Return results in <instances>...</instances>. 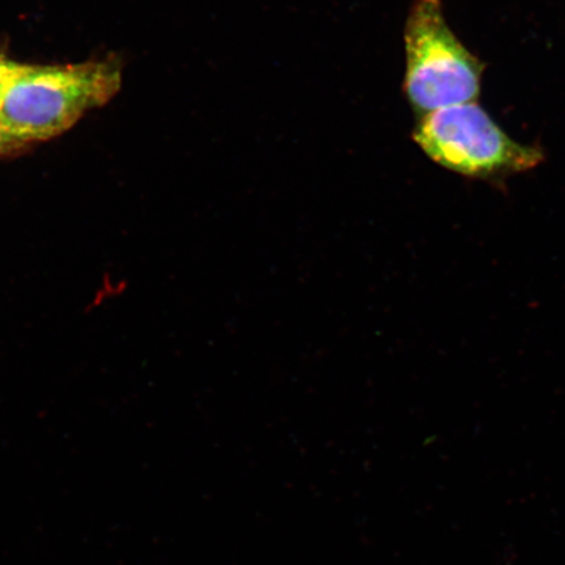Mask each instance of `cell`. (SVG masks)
<instances>
[{
	"label": "cell",
	"mask_w": 565,
	"mask_h": 565,
	"mask_svg": "<svg viewBox=\"0 0 565 565\" xmlns=\"http://www.w3.org/2000/svg\"><path fill=\"white\" fill-rule=\"evenodd\" d=\"M121 83L115 61L33 66L0 102V124L23 145L58 137L86 113L108 104Z\"/></svg>",
	"instance_id": "cell-1"
},
{
	"label": "cell",
	"mask_w": 565,
	"mask_h": 565,
	"mask_svg": "<svg viewBox=\"0 0 565 565\" xmlns=\"http://www.w3.org/2000/svg\"><path fill=\"white\" fill-rule=\"evenodd\" d=\"M414 139L437 164L470 179H501L532 171L543 161L539 148L508 137L476 103L426 113Z\"/></svg>",
	"instance_id": "cell-2"
},
{
	"label": "cell",
	"mask_w": 565,
	"mask_h": 565,
	"mask_svg": "<svg viewBox=\"0 0 565 565\" xmlns=\"http://www.w3.org/2000/svg\"><path fill=\"white\" fill-rule=\"evenodd\" d=\"M405 45V88L420 115L475 103L483 67L449 30L440 0H414Z\"/></svg>",
	"instance_id": "cell-3"
},
{
	"label": "cell",
	"mask_w": 565,
	"mask_h": 565,
	"mask_svg": "<svg viewBox=\"0 0 565 565\" xmlns=\"http://www.w3.org/2000/svg\"><path fill=\"white\" fill-rule=\"evenodd\" d=\"M33 68V65H23L15 61L6 58L0 55V102L13 84H15L21 76L26 75Z\"/></svg>",
	"instance_id": "cell-4"
},
{
	"label": "cell",
	"mask_w": 565,
	"mask_h": 565,
	"mask_svg": "<svg viewBox=\"0 0 565 565\" xmlns=\"http://www.w3.org/2000/svg\"><path fill=\"white\" fill-rule=\"evenodd\" d=\"M24 146L19 140L12 138L9 132L4 129V126L0 124V154L10 152L13 148Z\"/></svg>",
	"instance_id": "cell-5"
}]
</instances>
